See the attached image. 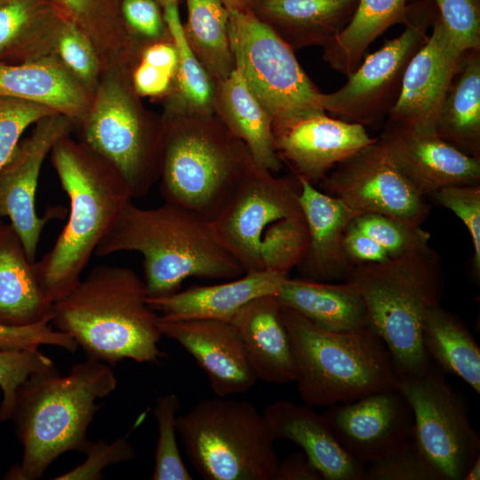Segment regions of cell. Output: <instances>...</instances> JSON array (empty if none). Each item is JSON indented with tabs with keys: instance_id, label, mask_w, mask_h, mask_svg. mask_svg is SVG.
Masks as SVG:
<instances>
[{
	"instance_id": "obj_54",
	"label": "cell",
	"mask_w": 480,
	"mask_h": 480,
	"mask_svg": "<svg viewBox=\"0 0 480 480\" xmlns=\"http://www.w3.org/2000/svg\"><path fill=\"white\" fill-rule=\"evenodd\" d=\"M10 1H12V0H0V6L6 4V3H8V2H10Z\"/></svg>"
},
{
	"instance_id": "obj_2",
	"label": "cell",
	"mask_w": 480,
	"mask_h": 480,
	"mask_svg": "<svg viewBox=\"0 0 480 480\" xmlns=\"http://www.w3.org/2000/svg\"><path fill=\"white\" fill-rule=\"evenodd\" d=\"M123 251L142 254L148 297L178 292L188 277L234 279L245 274L212 221L168 202L151 209L127 204L94 254Z\"/></svg>"
},
{
	"instance_id": "obj_26",
	"label": "cell",
	"mask_w": 480,
	"mask_h": 480,
	"mask_svg": "<svg viewBox=\"0 0 480 480\" xmlns=\"http://www.w3.org/2000/svg\"><path fill=\"white\" fill-rule=\"evenodd\" d=\"M0 96L47 106L68 117L74 126L84 116L92 99V93L55 53L31 62L0 63Z\"/></svg>"
},
{
	"instance_id": "obj_49",
	"label": "cell",
	"mask_w": 480,
	"mask_h": 480,
	"mask_svg": "<svg viewBox=\"0 0 480 480\" xmlns=\"http://www.w3.org/2000/svg\"><path fill=\"white\" fill-rule=\"evenodd\" d=\"M343 249L352 265L377 263L389 258L382 246L352 222L345 231Z\"/></svg>"
},
{
	"instance_id": "obj_44",
	"label": "cell",
	"mask_w": 480,
	"mask_h": 480,
	"mask_svg": "<svg viewBox=\"0 0 480 480\" xmlns=\"http://www.w3.org/2000/svg\"><path fill=\"white\" fill-rule=\"evenodd\" d=\"M466 226L474 248L475 275L480 270V184L445 187L432 196Z\"/></svg>"
},
{
	"instance_id": "obj_11",
	"label": "cell",
	"mask_w": 480,
	"mask_h": 480,
	"mask_svg": "<svg viewBox=\"0 0 480 480\" xmlns=\"http://www.w3.org/2000/svg\"><path fill=\"white\" fill-rule=\"evenodd\" d=\"M236 68L268 114L274 137L295 124L325 114L319 91L294 51L250 11H229Z\"/></svg>"
},
{
	"instance_id": "obj_53",
	"label": "cell",
	"mask_w": 480,
	"mask_h": 480,
	"mask_svg": "<svg viewBox=\"0 0 480 480\" xmlns=\"http://www.w3.org/2000/svg\"><path fill=\"white\" fill-rule=\"evenodd\" d=\"M161 7H163L164 4L170 3V2H179V0H156Z\"/></svg>"
},
{
	"instance_id": "obj_29",
	"label": "cell",
	"mask_w": 480,
	"mask_h": 480,
	"mask_svg": "<svg viewBox=\"0 0 480 480\" xmlns=\"http://www.w3.org/2000/svg\"><path fill=\"white\" fill-rule=\"evenodd\" d=\"M214 115L244 143L258 166L272 173L281 170L271 119L236 68L216 84Z\"/></svg>"
},
{
	"instance_id": "obj_22",
	"label": "cell",
	"mask_w": 480,
	"mask_h": 480,
	"mask_svg": "<svg viewBox=\"0 0 480 480\" xmlns=\"http://www.w3.org/2000/svg\"><path fill=\"white\" fill-rule=\"evenodd\" d=\"M264 417L275 438L298 444L326 480H364L365 466L340 444L324 417L313 406L280 399Z\"/></svg>"
},
{
	"instance_id": "obj_15",
	"label": "cell",
	"mask_w": 480,
	"mask_h": 480,
	"mask_svg": "<svg viewBox=\"0 0 480 480\" xmlns=\"http://www.w3.org/2000/svg\"><path fill=\"white\" fill-rule=\"evenodd\" d=\"M73 129V122L60 113L41 118L31 134L19 141L0 169V220L10 219L31 262L36 261L44 225L64 212L59 208L44 217L37 215L35 198L41 167L56 142L69 135Z\"/></svg>"
},
{
	"instance_id": "obj_13",
	"label": "cell",
	"mask_w": 480,
	"mask_h": 480,
	"mask_svg": "<svg viewBox=\"0 0 480 480\" xmlns=\"http://www.w3.org/2000/svg\"><path fill=\"white\" fill-rule=\"evenodd\" d=\"M396 387L412 408L417 449L444 480H463L480 456V436L461 395L432 364L421 375H398Z\"/></svg>"
},
{
	"instance_id": "obj_45",
	"label": "cell",
	"mask_w": 480,
	"mask_h": 480,
	"mask_svg": "<svg viewBox=\"0 0 480 480\" xmlns=\"http://www.w3.org/2000/svg\"><path fill=\"white\" fill-rule=\"evenodd\" d=\"M120 8L126 29L140 50L172 37L163 9L156 0H121Z\"/></svg>"
},
{
	"instance_id": "obj_47",
	"label": "cell",
	"mask_w": 480,
	"mask_h": 480,
	"mask_svg": "<svg viewBox=\"0 0 480 480\" xmlns=\"http://www.w3.org/2000/svg\"><path fill=\"white\" fill-rule=\"evenodd\" d=\"M50 322H42L28 326H8L0 324V349L21 350L38 348L40 345H52L74 352L77 343L68 334L54 330Z\"/></svg>"
},
{
	"instance_id": "obj_8",
	"label": "cell",
	"mask_w": 480,
	"mask_h": 480,
	"mask_svg": "<svg viewBox=\"0 0 480 480\" xmlns=\"http://www.w3.org/2000/svg\"><path fill=\"white\" fill-rule=\"evenodd\" d=\"M281 313L304 404L330 407L396 388L398 373L390 354L370 326L329 331L283 305Z\"/></svg>"
},
{
	"instance_id": "obj_36",
	"label": "cell",
	"mask_w": 480,
	"mask_h": 480,
	"mask_svg": "<svg viewBox=\"0 0 480 480\" xmlns=\"http://www.w3.org/2000/svg\"><path fill=\"white\" fill-rule=\"evenodd\" d=\"M162 9L179 53L178 71L173 88L162 100L163 114L214 115L216 83L195 56L185 39L179 13V2H170Z\"/></svg>"
},
{
	"instance_id": "obj_39",
	"label": "cell",
	"mask_w": 480,
	"mask_h": 480,
	"mask_svg": "<svg viewBox=\"0 0 480 480\" xmlns=\"http://www.w3.org/2000/svg\"><path fill=\"white\" fill-rule=\"evenodd\" d=\"M54 53L69 72L93 93L104 69L101 60L92 41L67 18L60 28Z\"/></svg>"
},
{
	"instance_id": "obj_18",
	"label": "cell",
	"mask_w": 480,
	"mask_h": 480,
	"mask_svg": "<svg viewBox=\"0 0 480 480\" xmlns=\"http://www.w3.org/2000/svg\"><path fill=\"white\" fill-rule=\"evenodd\" d=\"M379 139L424 197L445 187L480 183V159L460 151L434 130L385 123Z\"/></svg>"
},
{
	"instance_id": "obj_14",
	"label": "cell",
	"mask_w": 480,
	"mask_h": 480,
	"mask_svg": "<svg viewBox=\"0 0 480 480\" xmlns=\"http://www.w3.org/2000/svg\"><path fill=\"white\" fill-rule=\"evenodd\" d=\"M318 184L358 215L377 213L421 227L429 213L426 197L400 171L379 138L338 164Z\"/></svg>"
},
{
	"instance_id": "obj_37",
	"label": "cell",
	"mask_w": 480,
	"mask_h": 480,
	"mask_svg": "<svg viewBox=\"0 0 480 480\" xmlns=\"http://www.w3.org/2000/svg\"><path fill=\"white\" fill-rule=\"evenodd\" d=\"M178 65L179 53L172 36L144 45L131 72L135 91L141 98L163 100L173 88Z\"/></svg>"
},
{
	"instance_id": "obj_51",
	"label": "cell",
	"mask_w": 480,
	"mask_h": 480,
	"mask_svg": "<svg viewBox=\"0 0 480 480\" xmlns=\"http://www.w3.org/2000/svg\"><path fill=\"white\" fill-rule=\"evenodd\" d=\"M228 11L245 12L249 10L248 0H222Z\"/></svg>"
},
{
	"instance_id": "obj_52",
	"label": "cell",
	"mask_w": 480,
	"mask_h": 480,
	"mask_svg": "<svg viewBox=\"0 0 480 480\" xmlns=\"http://www.w3.org/2000/svg\"><path fill=\"white\" fill-rule=\"evenodd\" d=\"M480 479V456L472 463L467 471L463 480H479Z\"/></svg>"
},
{
	"instance_id": "obj_27",
	"label": "cell",
	"mask_w": 480,
	"mask_h": 480,
	"mask_svg": "<svg viewBox=\"0 0 480 480\" xmlns=\"http://www.w3.org/2000/svg\"><path fill=\"white\" fill-rule=\"evenodd\" d=\"M53 303L43 292L12 224L0 220V324L28 326L51 322Z\"/></svg>"
},
{
	"instance_id": "obj_21",
	"label": "cell",
	"mask_w": 480,
	"mask_h": 480,
	"mask_svg": "<svg viewBox=\"0 0 480 480\" xmlns=\"http://www.w3.org/2000/svg\"><path fill=\"white\" fill-rule=\"evenodd\" d=\"M298 180L300 183L299 198L309 238L298 270L308 280H344L353 265L345 254L343 236L358 214L341 199L324 193L304 179Z\"/></svg>"
},
{
	"instance_id": "obj_38",
	"label": "cell",
	"mask_w": 480,
	"mask_h": 480,
	"mask_svg": "<svg viewBox=\"0 0 480 480\" xmlns=\"http://www.w3.org/2000/svg\"><path fill=\"white\" fill-rule=\"evenodd\" d=\"M180 408L179 396L170 393L158 397L154 406L158 437L155 452L153 480H192L177 444L176 420Z\"/></svg>"
},
{
	"instance_id": "obj_48",
	"label": "cell",
	"mask_w": 480,
	"mask_h": 480,
	"mask_svg": "<svg viewBox=\"0 0 480 480\" xmlns=\"http://www.w3.org/2000/svg\"><path fill=\"white\" fill-rule=\"evenodd\" d=\"M84 462L54 479L77 480L102 479V469L107 466L132 460L135 452L125 438H118L111 444L105 441L92 443L86 452Z\"/></svg>"
},
{
	"instance_id": "obj_3",
	"label": "cell",
	"mask_w": 480,
	"mask_h": 480,
	"mask_svg": "<svg viewBox=\"0 0 480 480\" xmlns=\"http://www.w3.org/2000/svg\"><path fill=\"white\" fill-rule=\"evenodd\" d=\"M117 385L108 364L87 358L62 376L57 368L28 378L19 388L12 419L23 447L20 464L7 479L41 478L48 467L69 451L85 452L87 428L100 404Z\"/></svg>"
},
{
	"instance_id": "obj_7",
	"label": "cell",
	"mask_w": 480,
	"mask_h": 480,
	"mask_svg": "<svg viewBox=\"0 0 480 480\" xmlns=\"http://www.w3.org/2000/svg\"><path fill=\"white\" fill-rule=\"evenodd\" d=\"M300 192L295 175L276 177L255 164L212 221L220 240L245 273L288 276L302 261L309 238Z\"/></svg>"
},
{
	"instance_id": "obj_17",
	"label": "cell",
	"mask_w": 480,
	"mask_h": 480,
	"mask_svg": "<svg viewBox=\"0 0 480 480\" xmlns=\"http://www.w3.org/2000/svg\"><path fill=\"white\" fill-rule=\"evenodd\" d=\"M431 28L428 40L406 68L387 124L435 131L445 93L468 51L454 43L439 12Z\"/></svg>"
},
{
	"instance_id": "obj_23",
	"label": "cell",
	"mask_w": 480,
	"mask_h": 480,
	"mask_svg": "<svg viewBox=\"0 0 480 480\" xmlns=\"http://www.w3.org/2000/svg\"><path fill=\"white\" fill-rule=\"evenodd\" d=\"M275 294L258 297L232 318L257 380L274 384L295 382L296 363Z\"/></svg>"
},
{
	"instance_id": "obj_35",
	"label": "cell",
	"mask_w": 480,
	"mask_h": 480,
	"mask_svg": "<svg viewBox=\"0 0 480 480\" xmlns=\"http://www.w3.org/2000/svg\"><path fill=\"white\" fill-rule=\"evenodd\" d=\"M186 4L188 17L182 24L185 39L217 84L236 69L229 38V11L222 0H186Z\"/></svg>"
},
{
	"instance_id": "obj_33",
	"label": "cell",
	"mask_w": 480,
	"mask_h": 480,
	"mask_svg": "<svg viewBox=\"0 0 480 480\" xmlns=\"http://www.w3.org/2000/svg\"><path fill=\"white\" fill-rule=\"evenodd\" d=\"M422 345L439 369L480 393V348L458 316L440 305L430 308L422 327Z\"/></svg>"
},
{
	"instance_id": "obj_50",
	"label": "cell",
	"mask_w": 480,
	"mask_h": 480,
	"mask_svg": "<svg viewBox=\"0 0 480 480\" xmlns=\"http://www.w3.org/2000/svg\"><path fill=\"white\" fill-rule=\"evenodd\" d=\"M320 471L303 451L288 454L278 461L274 480H322Z\"/></svg>"
},
{
	"instance_id": "obj_34",
	"label": "cell",
	"mask_w": 480,
	"mask_h": 480,
	"mask_svg": "<svg viewBox=\"0 0 480 480\" xmlns=\"http://www.w3.org/2000/svg\"><path fill=\"white\" fill-rule=\"evenodd\" d=\"M65 18L74 22L92 41L103 68L132 65L138 46L124 25L121 0H52Z\"/></svg>"
},
{
	"instance_id": "obj_43",
	"label": "cell",
	"mask_w": 480,
	"mask_h": 480,
	"mask_svg": "<svg viewBox=\"0 0 480 480\" xmlns=\"http://www.w3.org/2000/svg\"><path fill=\"white\" fill-rule=\"evenodd\" d=\"M53 113L57 112L42 104L0 96V169L15 149L23 132Z\"/></svg>"
},
{
	"instance_id": "obj_16",
	"label": "cell",
	"mask_w": 480,
	"mask_h": 480,
	"mask_svg": "<svg viewBox=\"0 0 480 480\" xmlns=\"http://www.w3.org/2000/svg\"><path fill=\"white\" fill-rule=\"evenodd\" d=\"M322 415L342 447L364 466L413 440V413L396 387L334 404Z\"/></svg>"
},
{
	"instance_id": "obj_40",
	"label": "cell",
	"mask_w": 480,
	"mask_h": 480,
	"mask_svg": "<svg viewBox=\"0 0 480 480\" xmlns=\"http://www.w3.org/2000/svg\"><path fill=\"white\" fill-rule=\"evenodd\" d=\"M55 367L54 363L38 348L0 349V388L3 393L0 420L12 419L18 389L28 378Z\"/></svg>"
},
{
	"instance_id": "obj_20",
	"label": "cell",
	"mask_w": 480,
	"mask_h": 480,
	"mask_svg": "<svg viewBox=\"0 0 480 480\" xmlns=\"http://www.w3.org/2000/svg\"><path fill=\"white\" fill-rule=\"evenodd\" d=\"M365 127L326 114L304 119L275 135L277 155L293 174L318 184L338 164L372 144Z\"/></svg>"
},
{
	"instance_id": "obj_9",
	"label": "cell",
	"mask_w": 480,
	"mask_h": 480,
	"mask_svg": "<svg viewBox=\"0 0 480 480\" xmlns=\"http://www.w3.org/2000/svg\"><path fill=\"white\" fill-rule=\"evenodd\" d=\"M131 72L125 65L104 68L86 114L74 128L78 140L109 163L132 198H139L159 180L163 119L144 106Z\"/></svg>"
},
{
	"instance_id": "obj_19",
	"label": "cell",
	"mask_w": 480,
	"mask_h": 480,
	"mask_svg": "<svg viewBox=\"0 0 480 480\" xmlns=\"http://www.w3.org/2000/svg\"><path fill=\"white\" fill-rule=\"evenodd\" d=\"M162 335L177 341L206 373L217 396L248 391L257 378L236 325L212 319L169 320L159 316Z\"/></svg>"
},
{
	"instance_id": "obj_28",
	"label": "cell",
	"mask_w": 480,
	"mask_h": 480,
	"mask_svg": "<svg viewBox=\"0 0 480 480\" xmlns=\"http://www.w3.org/2000/svg\"><path fill=\"white\" fill-rule=\"evenodd\" d=\"M65 17L52 0H12L0 6V63L31 62L54 53Z\"/></svg>"
},
{
	"instance_id": "obj_41",
	"label": "cell",
	"mask_w": 480,
	"mask_h": 480,
	"mask_svg": "<svg viewBox=\"0 0 480 480\" xmlns=\"http://www.w3.org/2000/svg\"><path fill=\"white\" fill-rule=\"evenodd\" d=\"M352 223L382 246L389 257L423 248L430 238L421 227L377 213L357 215Z\"/></svg>"
},
{
	"instance_id": "obj_24",
	"label": "cell",
	"mask_w": 480,
	"mask_h": 480,
	"mask_svg": "<svg viewBox=\"0 0 480 480\" xmlns=\"http://www.w3.org/2000/svg\"><path fill=\"white\" fill-rule=\"evenodd\" d=\"M288 276L272 271L245 273L222 284L193 286L161 297H148V303L169 320L212 319L231 322L251 300L276 294Z\"/></svg>"
},
{
	"instance_id": "obj_31",
	"label": "cell",
	"mask_w": 480,
	"mask_h": 480,
	"mask_svg": "<svg viewBox=\"0 0 480 480\" xmlns=\"http://www.w3.org/2000/svg\"><path fill=\"white\" fill-rule=\"evenodd\" d=\"M435 131L460 151L480 159V50L466 52L440 107Z\"/></svg>"
},
{
	"instance_id": "obj_32",
	"label": "cell",
	"mask_w": 480,
	"mask_h": 480,
	"mask_svg": "<svg viewBox=\"0 0 480 480\" xmlns=\"http://www.w3.org/2000/svg\"><path fill=\"white\" fill-rule=\"evenodd\" d=\"M408 0H358L344 29L325 44L324 60L345 76L360 65L374 40L389 27L402 24Z\"/></svg>"
},
{
	"instance_id": "obj_42",
	"label": "cell",
	"mask_w": 480,
	"mask_h": 480,
	"mask_svg": "<svg viewBox=\"0 0 480 480\" xmlns=\"http://www.w3.org/2000/svg\"><path fill=\"white\" fill-rule=\"evenodd\" d=\"M364 480H444L412 442L365 466Z\"/></svg>"
},
{
	"instance_id": "obj_4",
	"label": "cell",
	"mask_w": 480,
	"mask_h": 480,
	"mask_svg": "<svg viewBox=\"0 0 480 480\" xmlns=\"http://www.w3.org/2000/svg\"><path fill=\"white\" fill-rule=\"evenodd\" d=\"M145 282L132 269L100 265L63 299L53 303L50 323L70 335L88 358L153 363L165 356L159 316L148 303Z\"/></svg>"
},
{
	"instance_id": "obj_10",
	"label": "cell",
	"mask_w": 480,
	"mask_h": 480,
	"mask_svg": "<svg viewBox=\"0 0 480 480\" xmlns=\"http://www.w3.org/2000/svg\"><path fill=\"white\" fill-rule=\"evenodd\" d=\"M177 433L191 464L206 480H274L275 437L263 412L222 396L177 417Z\"/></svg>"
},
{
	"instance_id": "obj_46",
	"label": "cell",
	"mask_w": 480,
	"mask_h": 480,
	"mask_svg": "<svg viewBox=\"0 0 480 480\" xmlns=\"http://www.w3.org/2000/svg\"><path fill=\"white\" fill-rule=\"evenodd\" d=\"M454 43L463 51L480 50V0H433Z\"/></svg>"
},
{
	"instance_id": "obj_12",
	"label": "cell",
	"mask_w": 480,
	"mask_h": 480,
	"mask_svg": "<svg viewBox=\"0 0 480 480\" xmlns=\"http://www.w3.org/2000/svg\"><path fill=\"white\" fill-rule=\"evenodd\" d=\"M437 14L433 0L408 3L401 35L367 55L340 89L323 93L324 110L349 123L380 127L399 97L410 60L428 40Z\"/></svg>"
},
{
	"instance_id": "obj_1",
	"label": "cell",
	"mask_w": 480,
	"mask_h": 480,
	"mask_svg": "<svg viewBox=\"0 0 480 480\" xmlns=\"http://www.w3.org/2000/svg\"><path fill=\"white\" fill-rule=\"evenodd\" d=\"M50 155L69 199V216L51 250L34 268L43 292L54 303L78 284L97 246L132 196L120 173L70 134L60 139Z\"/></svg>"
},
{
	"instance_id": "obj_5",
	"label": "cell",
	"mask_w": 480,
	"mask_h": 480,
	"mask_svg": "<svg viewBox=\"0 0 480 480\" xmlns=\"http://www.w3.org/2000/svg\"><path fill=\"white\" fill-rule=\"evenodd\" d=\"M343 281L363 298L370 327L384 341L398 375L423 374L431 361L422 327L444 292L439 255L427 245L381 262L353 265Z\"/></svg>"
},
{
	"instance_id": "obj_30",
	"label": "cell",
	"mask_w": 480,
	"mask_h": 480,
	"mask_svg": "<svg viewBox=\"0 0 480 480\" xmlns=\"http://www.w3.org/2000/svg\"><path fill=\"white\" fill-rule=\"evenodd\" d=\"M281 304L329 331L370 326L364 301L348 283L330 284L286 276L276 294Z\"/></svg>"
},
{
	"instance_id": "obj_25",
	"label": "cell",
	"mask_w": 480,
	"mask_h": 480,
	"mask_svg": "<svg viewBox=\"0 0 480 480\" xmlns=\"http://www.w3.org/2000/svg\"><path fill=\"white\" fill-rule=\"evenodd\" d=\"M358 0H248L252 13L293 51L324 47L350 21Z\"/></svg>"
},
{
	"instance_id": "obj_6",
	"label": "cell",
	"mask_w": 480,
	"mask_h": 480,
	"mask_svg": "<svg viewBox=\"0 0 480 480\" xmlns=\"http://www.w3.org/2000/svg\"><path fill=\"white\" fill-rule=\"evenodd\" d=\"M161 116L160 193L212 222L255 164L251 153L215 115Z\"/></svg>"
}]
</instances>
